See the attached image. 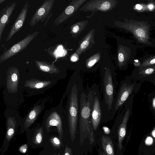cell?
I'll list each match as a JSON object with an SVG mask.
<instances>
[{
	"mask_svg": "<svg viewBox=\"0 0 155 155\" xmlns=\"http://www.w3.org/2000/svg\"><path fill=\"white\" fill-rule=\"evenodd\" d=\"M84 89L81 76L78 72H74L70 78L67 87L68 100L64 113L72 142L74 140L79 124L81 95Z\"/></svg>",
	"mask_w": 155,
	"mask_h": 155,
	"instance_id": "6da1fadb",
	"label": "cell"
},
{
	"mask_svg": "<svg viewBox=\"0 0 155 155\" xmlns=\"http://www.w3.org/2000/svg\"><path fill=\"white\" fill-rule=\"evenodd\" d=\"M116 74L113 68L105 67L100 75L102 102L101 122L112 120L111 116L118 90Z\"/></svg>",
	"mask_w": 155,
	"mask_h": 155,
	"instance_id": "7a4b0ae2",
	"label": "cell"
},
{
	"mask_svg": "<svg viewBox=\"0 0 155 155\" xmlns=\"http://www.w3.org/2000/svg\"><path fill=\"white\" fill-rule=\"evenodd\" d=\"M93 97L92 87L87 83L86 89L82 92L80 101L79 128L80 142L82 145L88 138L90 144L94 142V131L91 122V113Z\"/></svg>",
	"mask_w": 155,
	"mask_h": 155,
	"instance_id": "3957f363",
	"label": "cell"
},
{
	"mask_svg": "<svg viewBox=\"0 0 155 155\" xmlns=\"http://www.w3.org/2000/svg\"><path fill=\"white\" fill-rule=\"evenodd\" d=\"M93 97L91 113V122L94 131L98 128L101 123L102 116V102L99 86L95 83L92 85Z\"/></svg>",
	"mask_w": 155,
	"mask_h": 155,
	"instance_id": "277c9868",
	"label": "cell"
},
{
	"mask_svg": "<svg viewBox=\"0 0 155 155\" xmlns=\"http://www.w3.org/2000/svg\"><path fill=\"white\" fill-rule=\"evenodd\" d=\"M134 85L130 84L126 81H123L120 85L116 96L111 118L112 120L115 116L118 110L122 107L131 94Z\"/></svg>",
	"mask_w": 155,
	"mask_h": 155,
	"instance_id": "5b68a950",
	"label": "cell"
},
{
	"mask_svg": "<svg viewBox=\"0 0 155 155\" xmlns=\"http://www.w3.org/2000/svg\"><path fill=\"white\" fill-rule=\"evenodd\" d=\"M39 33V31H36L32 33L28 34L22 40L5 51L0 56V62L7 60L25 49Z\"/></svg>",
	"mask_w": 155,
	"mask_h": 155,
	"instance_id": "8992f818",
	"label": "cell"
},
{
	"mask_svg": "<svg viewBox=\"0 0 155 155\" xmlns=\"http://www.w3.org/2000/svg\"><path fill=\"white\" fill-rule=\"evenodd\" d=\"M54 0H45L41 5L36 10L32 16L29 24L31 26H35L39 21H45L49 15L54 6Z\"/></svg>",
	"mask_w": 155,
	"mask_h": 155,
	"instance_id": "52a82bcc",
	"label": "cell"
},
{
	"mask_svg": "<svg viewBox=\"0 0 155 155\" xmlns=\"http://www.w3.org/2000/svg\"><path fill=\"white\" fill-rule=\"evenodd\" d=\"M130 31L139 42L148 43L149 39V27L141 21L134 20L130 25Z\"/></svg>",
	"mask_w": 155,
	"mask_h": 155,
	"instance_id": "ba28073f",
	"label": "cell"
},
{
	"mask_svg": "<svg viewBox=\"0 0 155 155\" xmlns=\"http://www.w3.org/2000/svg\"><path fill=\"white\" fill-rule=\"evenodd\" d=\"M130 114V109L129 108L125 109V111L120 112L119 109L117 113V115L118 117L120 123L119 124L117 130L118 135V145L120 150L123 147L122 143L126 132L127 125Z\"/></svg>",
	"mask_w": 155,
	"mask_h": 155,
	"instance_id": "9c48e42d",
	"label": "cell"
},
{
	"mask_svg": "<svg viewBox=\"0 0 155 155\" xmlns=\"http://www.w3.org/2000/svg\"><path fill=\"white\" fill-rule=\"evenodd\" d=\"M30 7V5L28 3V1H27L12 26L6 38V41L10 40L21 29L25 22Z\"/></svg>",
	"mask_w": 155,
	"mask_h": 155,
	"instance_id": "30bf717a",
	"label": "cell"
},
{
	"mask_svg": "<svg viewBox=\"0 0 155 155\" xmlns=\"http://www.w3.org/2000/svg\"><path fill=\"white\" fill-rule=\"evenodd\" d=\"M19 69L16 67H10L7 71V87L8 91L16 93L18 91L19 82Z\"/></svg>",
	"mask_w": 155,
	"mask_h": 155,
	"instance_id": "8fae6325",
	"label": "cell"
},
{
	"mask_svg": "<svg viewBox=\"0 0 155 155\" xmlns=\"http://www.w3.org/2000/svg\"><path fill=\"white\" fill-rule=\"evenodd\" d=\"M16 2L9 3L0 12V41L6 26L10 21L11 16L15 9Z\"/></svg>",
	"mask_w": 155,
	"mask_h": 155,
	"instance_id": "7c38bea8",
	"label": "cell"
},
{
	"mask_svg": "<svg viewBox=\"0 0 155 155\" xmlns=\"http://www.w3.org/2000/svg\"><path fill=\"white\" fill-rule=\"evenodd\" d=\"M46 128L48 132L52 126H56L60 139L62 138L64 133L62 118L57 112H54L49 115L45 123Z\"/></svg>",
	"mask_w": 155,
	"mask_h": 155,
	"instance_id": "4fadbf2b",
	"label": "cell"
},
{
	"mask_svg": "<svg viewBox=\"0 0 155 155\" xmlns=\"http://www.w3.org/2000/svg\"><path fill=\"white\" fill-rule=\"evenodd\" d=\"M35 62L38 69L50 74H58L60 72L55 65L44 61L35 60Z\"/></svg>",
	"mask_w": 155,
	"mask_h": 155,
	"instance_id": "5bb4252c",
	"label": "cell"
},
{
	"mask_svg": "<svg viewBox=\"0 0 155 155\" xmlns=\"http://www.w3.org/2000/svg\"><path fill=\"white\" fill-rule=\"evenodd\" d=\"M41 110L40 106H35L28 114L24 123V128L30 127L35 121Z\"/></svg>",
	"mask_w": 155,
	"mask_h": 155,
	"instance_id": "9a60e30c",
	"label": "cell"
},
{
	"mask_svg": "<svg viewBox=\"0 0 155 155\" xmlns=\"http://www.w3.org/2000/svg\"><path fill=\"white\" fill-rule=\"evenodd\" d=\"M101 140L103 149L106 155H114L113 142L110 138L103 135Z\"/></svg>",
	"mask_w": 155,
	"mask_h": 155,
	"instance_id": "2e32d148",
	"label": "cell"
},
{
	"mask_svg": "<svg viewBox=\"0 0 155 155\" xmlns=\"http://www.w3.org/2000/svg\"><path fill=\"white\" fill-rule=\"evenodd\" d=\"M50 81H43L31 79L27 80L25 82L24 86L28 87L32 89H40L44 88L50 84Z\"/></svg>",
	"mask_w": 155,
	"mask_h": 155,
	"instance_id": "e0dca14e",
	"label": "cell"
},
{
	"mask_svg": "<svg viewBox=\"0 0 155 155\" xmlns=\"http://www.w3.org/2000/svg\"><path fill=\"white\" fill-rule=\"evenodd\" d=\"M16 122L14 118L9 117L7 121V129L6 137L7 140L9 141L13 137L15 131Z\"/></svg>",
	"mask_w": 155,
	"mask_h": 155,
	"instance_id": "ac0fdd59",
	"label": "cell"
},
{
	"mask_svg": "<svg viewBox=\"0 0 155 155\" xmlns=\"http://www.w3.org/2000/svg\"><path fill=\"white\" fill-rule=\"evenodd\" d=\"M43 138V128L41 127L36 129L32 138L33 143L39 145L42 142Z\"/></svg>",
	"mask_w": 155,
	"mask_h": 155,
	"instance_id": "d6986e66",
	"label": "cell"
},
{
	"mask_svg": "<svg viewBox=\"0 0 155 155\" xmlns=\"http://www.w3.org/2000/svg\"><path fill=\"white\" fill-rule=\"evenodd\" d=\"M50 141L55 149H60L63 146L61 141L56 137L54 136L50 137Z\"/></svg>",
	"mask_w": 155,
	"mask_h": 155,
	"instance_id": "ffe728a7",
	"label": "cell"
},
{
	"mask_svg": "<svg viewBox=\"0 0 155 155\" xmlns=\"http://www.w3.org/2000/svg\"><path fill=\"white\" fill-rule=\"evenodd\" d=\"M155 72V65L147 68L140 71L139 74L140 76H146L149 75Z\"/></svg>",
	"mask_w": 155,
	"mask_h": 155,
	"instance_id": "44dd1931",
	"label": "cell"
},
{
	"mask_svg": "<svg viewBox=\"0 0 155 155\" xmlns=\"http://www.w3.org/2000/svg\"><path fill=\"white\" fill-rule=\"evenodd\" d=\"M155 64V56L145 59L141 64V67H145L151 66Z\"/></svg>",
	"mask_w": 155,
	"mask_h": 155,
	"instance_id": "7402d4cb",
	"label": "cell"
},
{
	"mask_svg": "<svg viewBox=\"0 0 155 155\" xmlns=\"http://www.w3.org/2000/svg\"><path fill=\"white\" fill-rule=\"evenodd\" d=\"M134 9L138 12H142L149 10L147 5L143 4H137L134 6Z\"/></svg>",
	"mask_w": 155,
	"mask_h": 155,
	"instance_id": "603a6c76",
	"label": "cell"
},
{
	"mask_svg": "<svg viewBox=\"0 0 155 155\" xmlns=\"http://www.w3.org/2000/svg\"><path fill=\"white\" fill-rule=\"evenodd\" d=\"M63 155H73L71 148L67 146H66L65 148L64 152Z\"/></svg>",
	"mask_w": 155,
	"mask_h": 155,
	"instance_id": "cb8c5ba5",
	"label": "cell"
},
{
	"mask_svg": "<svg viewBox=\"0 0 155 155\" xmlns=\"http://www.w3.org/2000/svg\"><path fill=\"white\" fill-rule=\"evenodd\" d=\"M28 146L27 144H25L20 147L19 148V151L22 153H25L28 150Z\"/></svg>",
	"mask_w": 155,
	"mask_h": 155,
	"instance_id": "d4e9b609",
	"label": "cell"
},
{
	"mask_svg": "<svg viewBox=\"0 0 155 155\" xmlns=\"http://www.w3.org/2000/svg\"><path fill=\"white\" fill-rule=\"evenodd\" d=\"M110 7V5L108 2H105L103 3L101 6V8L103 10H106L108 9Z\"/></svg>",
	"mask_w": 155,
	"mask_h": 155,
	"instance_id": "484cf974",
	"label": "cell"
},
{
	"mask_svg": "<svg viewBox=\"0 0 155 155\" xmlns=\"http://www.w3.org/2000/svg\"><path fill=\"white\" fill-rule=\"evenodd\" d=\"M89 42L87 41H84L81 45V48L84 49L86 48L89 45Z\"/></svg>",
	"mask_w": 155,
	"mask_h": 155,
	"instance_id": "4316f807",
	"label": "cell"
},
{
	"mask_svg": "<svg viewBox=\"0 0 155 155\" xmlns=\"http://www.w3.org/2000/svg\"><path fill=\"white\" fill-rule=\"evenodd\" d=\"M147 7L150 11H153L155 8V5L153 3H150L147 5Z\"/></svg>",
	"mask_w": 155,
	"mask_h": 155,
	"instance_id": "83f0119b",
	"label": "cell"
},
{
	"mask_svg": "<svg viewBox=\"0 0 155 155\" xmlns=\"http://www.w3.org/2000/svg\"><path fill=\"white\" fill-rule=\"evenodd\" d=\"M79 29V27L77 25H76L72 29V31L74 33H76L77 32Z\"/></svg>",
	"mask_w": 155,
	"mask_h": 155,
	"instance_id": "f1b7e54d",
	"label": "cell"
},
{
	"mask_svg": "<svg viewBox=\"0 0 155 155\" xmlns=\"http://www.w3.org/2000/svg\"><path fill=\"white\" fill-rule=\"evenodd\" d=\"M134 65L137 67L140 66L141 65L140 63L138 60H134Z\"/></svg>",
	"mask_w": 155,
	"mask_h": 155,
	"instance_id": "f546056e",
	"label": "cell"
},
{
	"mask_svg": "<svg viewBox=\"0 0 155 155\" xmlns=\"http://www.w3.org/2000/svg\"><path fill=\"white\" fill-rule=\"evenodd\" d=\"M152 105L153 109L155 111V96L153 99L152 102Z\"/></svg>",
	"mask_w": 155,
	"mask_h": 155,
	"instance_id": "4dcf8cb0",
	"label": "cell"
},
{
	"mask_svg": "<svg viewBox=\"0 0 155 155\" xmlns=\"http://www.w3.org/2000/svg\"><path fill=\"white\" fill-rule=\"evenodd\" d=\"M151 134L153 137L155 138V126L151 132Z\"/></svg>",
	"mask_w": 155,
	"mask_h": 155,
	"instance_id": "1f68e13d",
	"label": "cell"
},
{
	"mask_svg": "<svg viewBox=\"0 0 155 155\" xmlns=\"http://www.w3.org/2000/svg\"><path fill=\"white\" fill-rule=\"evenodd\" d=\"M71 60L73 61H75L77 60V58L75 56H73L71 58Z\"/></svg>",
	"mask_w": 155,
	"mask_h": 155,
	"instance_id": "d6a6232c",
	"label": "cell"
},
{
	"mask_svg": "<svg viewBox=\"0 0 155 155\" xmlns=\"http://www.w3.org/2000/svg\"><path fill=\"white\" fill-rule=\"evenodd\" d=\"M5 1V0H0V4H1L2 3Z\"/></svg>",
	"mask_w": 155,
	"mask_h": 155,
	"instance_id": "836d02e7",
	"label": "cell"
},
{
	"mask_svg": "<svg viewBox=\"0 0 155 155\" xmlns=\"http://www.w3.org/2000/svg\"><path fill=\"white\" fill-rule=\"evenodd\" d=\"M53 155H57V154H54Z\"/></svg>",
	"mask_w": 155,
	"mask_h": 155,
	"instance_id": "e575fe53",
	"label": "cell"
}]
</instances>
